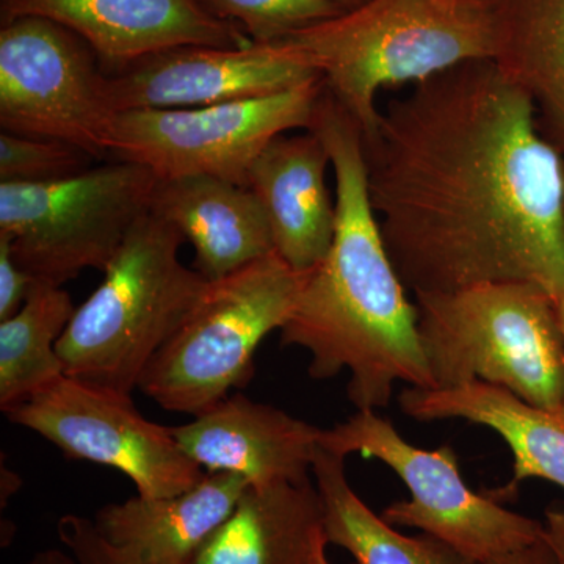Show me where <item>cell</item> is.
Listing matches in <instances>:
<instances>
[{"label": "cell", "instance_id": "6", "mask_svg": "<svg viewBox=\"0 0 564 564\" xmlns=\"http://www.w3.org/2000/svg\"><path fill=\"white\" fill-rule=\"evenodd\" d=\"M306 274L273 251L210 282L203 302L148 364L139 391L163 410L195 417L225 402L251 380L259 345L291 318Z\"/></svg>", "mask_w": 564, "mask_h": 564}, {"label": "cell", "instance_id": "17", "mask_svg": "<svg viewBox=\"0 0 564 564\" xmlns=\"http://www.w3.org/2000/svg\"><path fill=\"white\" fill-rule=\"evenodd\" d=\"M400 410L419 422L463 419L491 429L513 452V478L486 491L497 502L510 500L527 480H544L564 489V413L525 402L499 386L473 381L454 388H408Z\"/></svg>", "mask_w": 564, "mask_h": 564}, {"label": "cell", "instance_id": "15", "mask_svg": "<svg viewBox=\"0 0 564 564\" xmlns=\"http://www.w3.org/2000/svg\"><path fill=\"white\" fill-rule=\"evenodd\" d=\"M332 165L313 131L282 133L252 162L247 187L262 206L274 251L295 272L310 273L328 256L336 236V196L326 182Z\"/></svg>", "mask_w": 564, "mask_h": 564}, {"label": "cell", "instance_id": "18", "mask_svg": "<svg viewBox=\"0 0 564 564\" xmlns=\"http://www.w3.org/2000/svg\"><path fill=\"white\" fill-rule=\"evenodd\" d=\"M151 214L170 223L195 250V270L223 278L274 251L272 231L254 193L214 176L159 180Z\"/></svg>", "mask_w": 564, "mask_h": 564}, {"label": "cell", "instance_id": "28", "mask_svg": "<svg viewBox=\"0 0 564 564\" xmlns=\"http://www.w3.org/2000/svg\"><path fill=\"white\" fill-rule=\"evenodd\" d=\"M545 540L552 547L556 564H564V505H554L545 510Z\"/></svg>", "mask_w": 564, "mask_h": 564}, {"label": "cell", "instance_id": "21", "mask_svg": "<svg viewBox=\"0 0 564 564\" xmlns=\"http://www.w3.org/2000/svg\"><path fill=\"white\" fill-rule=\"evenodd\" d=\"M345 459L321 445L315 452L313 478L328 544L345 549L356 564H484L432 534L408 536L388 524L352 491Z\"/></svg>", "mask_w": 564, "mask_h": 564}, {"label": "cell", "instance_id": "9", "mask_svg": "<svg viewBox=\"0 0 564 564\" xmlns=\"http://www.w3.org/2000/svg\"><path fill=\"white\" fill-rule=\"evenodd\" d=\"M325 84L193 109L126 110L115 118L110 158L159 180L214 176L247 187L252 162L282 133L310 131Z\"/></svg>", "mask_w": 564, "mask_h": 564}, {"label": "cell", "instance_id": "11", "mask_svg": "<svg viewBox=\"0 0 564 564\" xmlns=\"http://www.w3.org/2000/svg\"><path fill=\"white\" fill-rule=\"evenodd\" d=\"M6 415L70 459L120 470L139 496H177L198 485L206 474L184 454L172 426L141 415L131 393L65 377Z\"/></svg>", "mask_w": 564, "mask_h": 564}, {"label": "cell", "instance_id": "27", "mask_svg": "<svg viewBox=\"0 0 564 564\" xmlns=\"http://www.w3.org/2000/svg\"><path fill=\"white\" fill-rule=\"evenodd\" d=\"M488 564H556V562L554 552L544 536L543 540L529 545V547L499 556Z\"/></svg>", "mask_w": 564, "mask_h": 564}, {"label": "cell", "instance_id": "31", "mask_svg": "<svg viewBox=\"0 0 564 564\" xmlns=\"http://www.w3.org/2000/svg\"><path fill=\"white\" fill-rule=\"evenodd\" d=\"M329 2L345 13V11L358 9V7L364 6V3L369 2V0H329Z\"/></svg>", "mask_w": 564, "mask_h": 564}, {"label": "cell", "instance_id": "14", "mask_svg": "<svg viewBox=\"0 0 564 564\" xmlns=\"http://www.w3.org/2000/svg\"><path fill=\"white\" fill-rule=\"evenodd\" d=\"M172 429L184 454L207 474L240 475L252 488L313 480L323 432L243 393Z\"/></svg>", "mask_w": 564, "mask_h": 564}, {"label": "cell", "instance_id": "4", "mask_svg": "<svg viewBox=\"0 0 564 564\" xmlns=\"http://www.w3.org/2000/svg\"><path fill=\"white\" fill-rule=\"evenodd\" d=\"M182 243L151 212L133 226L58 340L66 377L131 395L139 389L148 364L209 291L210 281L181 262Z\"/></svg>", "mask_w": 564, "mask_h": 564}, {"label": "cell", "instance_id": "22", "mask_svg": "<svg viewBox=\"0 0 564 564\" xmlns=\"http://www.w3.org/2000/svg\"><path fill=\"white\" fill-rule=\"evenodd\" d=\"M65 289L36 282L20 313L0 322V411L9 414L65 375L57 344L76 313Z\"/></svg>", "mask_w": 564, "mask_h": 564}, {"label": "cell", "instance_id": "25", "mask_svg": "<svg viewBox=\"0 0 564 564\" xmlns=\"http://www.w3.org/2000/svg\"><path fill=\"white\" fill-rule=\"evenodd\" d=\"M57 533L66 551L80 564H122L96 532L93 519L77 514L62 516L57 522Z\"/></svg>", "mask_w": 564, "mask_h": 564}, {"label": "cell", "instance_id": "30", "mask_svg": "<svg viewBox=\"0 0 564 564\" xmlns=\"http://www.w3.org/2000/svg\"><path fill=\"white\" fill-rule=\"evenodd\" d=\"M326 545H328V541H326L325 536H322L317 545H315L313 562H311V564H332L329 563L328 556H326Z\"/></svg>", "mask_w": 564, "mask_h": 564}, {"label": "cell", "instance_id": "8", "mask_svg": "<svg viewBox=\"0 0 564 564\" xmlns=\"http://www.w3.org/2000/svg\"><path fill=\"white\" fill-rule=\"evenodd\" d=\"M318 445L391 467L406 485L410 499L389 505L381 518L393 527L440 538L477 562L488 564L545 536L544 522L514 513L488 494L469 488L451 445L434 451L415 447L377 411H356L347 421L323 430Z\"/></svg>", "mask_w": 564, "mask_h": 564}, {"label": "cell", "instance_id": "3", "mask_svg": "<svg viewBox=\"0 0 564 564\" xmlns=\"http://www.w3.org/2000/svg\"><path fill=\"white\" fill-rule=\"evenodd\" d=\"M282 41L317 69L362 140L377 131L381 90L492 61L496 46L491 0H369Z\"/></svg>", "mask_w": 564, "mask_h": 564}, {"label": "cell", "instance_id": "13", "mask_svg": "<svg viewBox=\"0 0 564 564\" xmlns=\"http://www.w3.org/2000/svg\"><path fill=\"white\" fill-rule=\"evenodd\" d=\"M22 17L46 18L79 35L106 73L184 44L252 43L239 25L217 20L195 0H0V24Z\"/></svg>", "mask_w": 564, "mask_h": 564}, {"label": "cell", "instance_id": "29", "mask_svg": "<svg viewBox=\"0 0 564 564\" xmlns=\"http://www.w3.org/2000/svg\"><path fill=\"white\" fill-rule=\"evenodd\" d=\"M24 564H80L74 558L69 551H58V549H47L32 556Z\"/></svg>", "mask_w": 564, "mask_h": 564}, {"label": "cell", "instance_id": "19", "mask_svg": "<svg viewBox=\"0 0 564 564\" xmlns=\"http://www.w3.org/2000/svg\"><path fill=\"white\" fill-rule=\"evenodd\" d=\"M322 536L314 480L250 486L188 564H311Z\"/></svg>", "mask_w": 564, "mask_h": 564}, {"label": "cell", "instance_id": "2", "mask_svg": "<svg viewBox=\"0 0 564 564\" xmlns=\"http://www.w3.org/2000/svg\"><path fill=\"white\" fill-rule=\"evenodd\" d=\"M310 131L326 148L336 182L337 226L328 256L306 274L280 329L282 347L311 352L310 375L329 380L350 372L356 411L391 403L393 386L434 388L417 329V307L393 265L367 191L361 132L323 90Z\"/></svg>", "mask_w": 564, "mask_h": 564}, {"label": "cell", "instance_id": "23", "mask_svg": "<svg viewBox=\"0 0 564 564\" xmlns=\"http://www.w3.org/2000/svg\"><path fill=\"white\" fill-rule=\"evenodd\" d=\"M217 20L232 22L259 44L278 43L343 11L329 0H195Z\"/></svg>", "mask_w": 564, "mask_h": 564}, {"label": "cell", "instance_id": "32", "mask_svg": "<svg viewBox=\"0 0 564 564\" xmlns=\"http://www.w3.org/2000/svg\"><path fill=\"white\" fill-rule=\"evenodd\" d=\"M556 315H558L560 328H562L563 343H564V295L555 299ZM564 408V400H563Z\"/></svg>", "mask_w": 564, "mask_h": 564}, {"label": "cell", "instance_id": "26", "mask_svg": "<svg viewBox=\"0 0 564 564\" xmlns=\"http://www.w3.org/2000/svg\"><path fill=\"white\" fill-rule=\"evenodd\" d=\"M35 280L14 261L10 240L0 236V322L20 313Z\"/></svg>", "mask_w": 564, "mask_h": 564}, {"label": "cell", "instance_id": "12", "mask_svg": "<svg viewBox=\"0 0 564 564\" xmlns=\"http://www.w3.org/2000/svg\"><path fill=\"white\" fill-rule=\"evenodd\" d=\"M106 74L117 113L248 101L322 80L317 69L284 41H252L243 47L184 44Z\"/></svg>", "mask_w": 564, "mask_h": 564}, {"label": "cell", "instance_id": "7", "mask_svg": "<svg viewBox=\"0 0 564 564\" xmlns=\"http://www.w3.org/2000/svg\"><path fill=\"white\" fill-rule=\"evenodd\" d=\"M159 177L113 161L50 184H0V236L33 280L62 288L84 270L104 272L150 214Z\"/></svg>", "mask_w": 564, "mask_h": 564}, {"label": "cell", "instance_id": "24", "mask_svg": "<svg viewBox=\"0 0 564 564\" xmlns=\"http://www.w3.org/2000/svg\"><path fill=\"white\" fill-rule=\"evenodd\" d=\"M90 152L68 141L0 133V184H50L93 169Z\"/></svg>", "mask_w": 564, "mask_h": 564}, {"label": "cell", "instance_id": "16", "mask_svg": "<svg viewBox=\"0 0 564 564\" xmlns=\"http://www.w3.org/2000/svg\"><path fill=\"white\" fill-rule=\"evenodd\" d=\"M250 484L236 474H204L188 491L151 499L137 494L93 518L96 532L122 564H188L231 516Z\"/></svg>", "mask_w": 564, "mask_h": 564}, {"label": "cell", "instance_id": "20", "mask_svg": "<svg viewBox=\"0 0 564 564\" xmlns=\"http://www.w3.org/2000/svg\"><path fill=\"white\" fill-rule=\"evenodd\" d=\"M492 62L532 99L541 129L564 154V0H491Z\"/></svg>", "mask_w": 564, "mask_h": 564}, {"label": "cell", "instance_id": "10", "mask_svg": "<svg viewBox=\"0 0 564 564\" xmlns=\"http://www.w3.org/2000/svg\"><path fill=\"white\" fill-rule=\"evenodd\" d=\"M117 111L87 41L57 22L22 17L0 29V128L68 141L110 158Z\"/></svg>", "mask_w": 564, "mask_h": 564}, {"label": "cell", "instance_id": "1", "mask_svg": "<svg viewBox=\"0 0 564 564\" xmlns=\"http://www.w3.org/2000/svg\"><path fill=\"white\" fill-rule=\"evenodd\" d=\"M362 143L370 204L408 292L522 281L564 295V154L496 63L413 85Z\"/></svg>", "mask_w": 564, "mask_h": 564}, {"label": "cell", "instance_id": "5", "mask_svg": "<svg viewBox=\"0 0 564 564\" xmlns=\"http://www.w3.org/2000/svg\"><path fill=\"white\" fill-rule=\"evenodd\" d=\"M417 329L434 388L484 381L564 413V343L555 299L532 282L417 293Z\"/></svg>", "mask_w": 564, "mask_h": 564}]
</instances>
